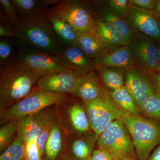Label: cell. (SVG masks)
Wrapping results in <instances>:
<instances>
[{
	"label": "cell",
	"mask_w": 160,
	"mask_h": 160,
	"mask_svg": "<svg viewBox=\"0 0 160 160\" xmlns=\"http://www.w3.org/2000/svg\"><path fill=\"white\" fill-rule=\"evenodd\" d=\"M124 75L125 87L138 108L142 109L147 98L157 91L147 74L137 67L125 70Z\"/></svg>",
	"instance_id": "11"
},
{
	"label": "cell",
	"mask_w": 160,
	"mask_h": 160,
	"mask_svg": "<svg viewBox=\"0 0 160 160\" xmlns=\"http://www.w3.org/2000/svg\"><path fill=\"white\" fill-rule=\"evenodd\" d=\"M158 47L159 50L160 56V44H158Z\"/></svg>",
	"instance_id": "42"
},
{
	"label": "cell",
	"mask_w": 160,
	"mask_h": 160,
	"mask_svg": "<svg viewBox=\"0 0 160 160\" xmlns=\"http://www.w3.org/2000/svg\"><path fill=\"white\" fill-rule=\"evenodd\" d=\"M0 37L15 39V33L13 29L5 24L0 23Z\"/></svg>",
	"instance_id": "37"
},
{
	"label": "cell",
	"mask_w": 160,
	"mask_h": 160,
	"mask_svg": "<svg viewBox=\"0 0 160 160\" xmlns=\"http://www.w3.org/2000/svg\"><path fill=\"white\" fill-rule=\"evenodd\" d=\"M141 109L150 117L160 120V93L156 92L147 98Z\"/></svg>",
	"instance_id": "31"
},
{
	"label": "cell",
	"mask_w": 160,
	"mask_h": 160,
	"mask_svg": "<svg viewBox=\"0 0 160 160\" xmlns=\"http://www.w3.org/2000/svg\"><path fill=\"white\" fill-rule=\"evenodd\" d=\"M70 95L55 105V112L60 126L68 135L89 132L91 129L84 106Z\"/></svg>",
	"instance_id": "9"
},
{
	"label": "cell",
	"mask_w": 160,
	"mask_h": 160,
	"mask_svg": "<svg viewBox=\"0 0 160 160\" xmlns=\"http://www.w3.org/2000/svg\"><path fill=\"white\" fill-rule=\"evenodd\" d=\"M24 157L25 160H42L39 151L35 141L25 144Z\"/></svg>",
	"instance_id": "34"
},
{
	"label": "cell",
	"mask_w": 160,
	"mask_h": 160,
	"mask_svg": "<svg viewBox=\"0 0 160 160\" xmlns=\"http://www.w3.org/2000/svg\"><path fill=\"white\" fill-rule=\"evenodd\" d=\"M69 93L47 92L35 89L13 106L0 112L1 126L12 120L38 113L69 97Z\"/></svg>",
	"instance_id": "4"
},
{
	"label": "cell",
	"mask_w": 160,
	"mask_h": 160,
	"mask_svg": "<svg viewBox=\"0 0 160 160\" xmlns=\"http://www.w3.org/2000/svg\"><path fill=\"white\" fill-rule=\"evenodd\" d=\"M91 33L101 40L108 51L128 45L122 36L111 23L94 14L93 27Z\"/></svg>",
	"instance_id": "18"
},
{
	"label": "cell",
	"mask_w": 160,
	"mask_h": 160,
	"mask_svg": "<svg viewBox=\"0 0 160 160\" xmlns=\"http://www.w3.org/2000/svg\"><path fill=\"white\" fill-rule=\"evenodd\" d=\"M25 143L17 136L11 146L1 153L0 160H25Z\"/></svg>",
	"instance_id": "29"
},
{
	"label": "cell",
	"mask_w": 160,
	"mask_h": 160,
	"mask_svg": "<svg viewBox=\"0 0 160 160\" xmlns=\"http://www.w3.org/2000/svg\"><path fill=\"white\" fill-rule=\"evenodd\" d=\"M49 118L51 133L45 146L42 160H66L68 157V135L60 126L55 109L52 112L49 111Z\"/></svg>",
	"instance_id": "13"
},
{
	"label": "cell",
	"mask_w": 160,
	"mask_h": 160,
	"mask_svg": "<svg viewBox=\"0 0 160 160\" xmlns=\"http://www.w3.org/2000/svg\"><path fill=\"white\" fill-rule=\"evenodd\" d=\"M48 16L55 33L61 42L65 46H77L80 33L69 23L50 15L48 14Z\"/></svg>",
	"instance_id": "22"
},
{
	"label": "cell",
	"mask_w": 160,
	"mask_h": 160,
	"mask_svg": "<svg viewBox=\"0 0 160 160\" xmlns=\"http://www.w3.org/2000/svg\"><path fill=\"white\" fill-rule=\"evenodd\" d=\"M84 106L91 129L98 138L109 123L129 114L116 106L107 91L99 98L84 103Z\"/></svg>",
	"instance_id": "7"
},
{
	"label": "cell",
	"mask_w": 160,
	"mask_h": 160,
	"mask_svg": "<svg viewBox=\"0 0 160 160\" xmlns=\"http://www.w3.org/2000/svg\"><path fill=\"white\" fill-rule=\"evenodd\" d=\"M96 70L101 81L110 91L116 90L125 86V70L109 67L101 68Z\"/></svg>",
	"instance_id": "25"
},
{
	"label": "cell",
	"mask_w": 160,
	"mask_h": 160,
	"mask_svg": "<svg viewBox=\"0 0 160 160\" xmlns=\"http://www.w3.org/2000/svg\"><path fill=\"white\" fill-rule=\"evenodd\" d=\"M93 61L95 66V70L109 67L126 70L136 67L129 45L106 52Z\"/></svg>",
	"instance_id": "17"
},
{
	"label": "cell",
	"mask_w": 160,
	"mask_h": 160,
	"mask_svg": "<svg viewBox=\"0 0 160 160\" xmlns=\"http://www.w3.org/2000/svg\"><path fill=\"white\" fill-rule=\"evenodd\" d=\"M129 46L137 68L146 74L160 72L159 50L154 40L134 32Z\"/></svg>",
	"instance_id": "10"
},
{
	"label": "cell",
	"mask_w": 160,
	"mask_h": 160,
	"mask_svg": "<svg viewBox=\"0 0 160 160\" xmlns=\"http://www.w3.org/2000/svg\"><path fill=\"white\" fill-rule=\"evenodd\" d=\"M1 23L5 24L12 29L18 22L19 18L17 15L14 6L10 0H0Z\"/></svg>",
	"instance_id": "30"
},
{
	"label": "cell",
	"mask_w": 160,
	"mask_h": 160,
	"mask_svg": "<svg viewBox=\"0 0 160 160\" xmlns=\"http://www.w3.org/2000/svg\"><path fill=\"white\" fill-rule=\"evenodd\" d=\"M66 160H74L73 159H72L71 158L69 157H67V158H66Z\"/></svg>",
	"instance_id": "41"
},
{
	"label": "cell",
	"mask_w": 160,
	"mask_h": 160,
	"mask_svg": "<svg viewBox=\"0 0 160 160\" xmlns=\"http://www.w3.org/2000/svg\"><path fill=\"white\" fill-rule=\"evenodd\" d=\"M16 41L17 60L38 74L44 76L58 72L71 70L58 56L46 53Z\"/></svg>",
	"instance_id": "8"
},
{
	"label": "cell",
	"mask_w": 160,
	"mask_h": 160,
	"mask_svg": "<svg viewBox=\"0 0 160 160\" xmlns=\"http://www.w3.org/2000/svg\"><path fill=\"white\" fill-rule=\"evenodd\" d=\"M131 6L142 9L152 11L155 4L156 0H129Z\"/></svg>",
	"instance_id": "35"
},
{
	"label": "cell",
	"mask_w": 160,
	"mask_h": 160,
	"mask_svg": "<svg viewBox=\"0 0 160 160\" xmlns=\"http://www.w3.org/2000/svg\"><path fill=\"white\" fill-rule=\"evenodd\" d=\"M109 93L112 101L123 111L131 115L140 116L138 107L125 86Z\"/></svg>",
	"instance_id": "26"
},
{
	"label": "cell",
	"mask_w": 160,
	"mask_h": 160,
	"mask_svg": "<svg viewBox=\"0 0 160 160\" xmlns=\"http://www.w3.org/2000/svg\"><path fill=\"white\" fill-rule=\"evenodd\" d=\"M42 77L17 59L0 67V112L33 91Z\"/></svg>",
	"instance_id": "1"
},
{
	"label": "cell",
	"mask_w": 160,
	"mask_h": 160,
	"mask_svg": "<svg viewBox=\"0 0 160 160\" xmlns=\"http://www.w3.org/2000/svg\"><path fill=\"white\" fill-rule=\"evenodd\" d=\"M126 20L134 32L146 35L155 42H160V20L152 10L131 5Z\"/></svg>",
	"instance_id": "12"
},
{
	"label": "cell",
	"mask_w": 160,
	"mask_h": 160,
	"mask_svg": "<svg viewBox=\"0 0 160 160\" xmlns=\"http://www.w3.org/2000/svg\"><path fill=\"white\" fill-rule=\"evenodd\" d=\"M97 142L113 160H138L131 136L122 119L109 123Z\"/></svg>",
	"instance_id": "5"
},
{
	"label": "cell",
	"mask_w": 160,
	"mask_h": 160,
	"mask_svg": "<svg viewBox=\"0 0 160 160\" xmlns=\"http://www.w3.org/2000/svg\"><path fill=\"white\" fill-rule=\"evenodd\" d=\"M48 111L25 117L19 120L18 135L25 143L35 141L42 132Z\"/></svg>",
	"instance_id": "20"
},
{
	"label": "cell",
	"mask_w": 160,
	"mask_h": 160,
	"mask_svg": "<svg viewBox=\"0 0 160 160\" xmlns=\"http://www.w3.org/2000/svg\"><path fill=\"white\" fill-rule=\"evenodd\" d=\"M98 137L95 133H74L68 135V157L74 160H90Z\"/></svg>",
	"instance_id": "16"
},
{
	"label": "cell",
	"mask_w": 160,
	"mask_h": 160,
	"mask_svg": "<svg viewBox=\"0 0 160 160\" xmlns=\"http://www.w3.org/2000/svg\"><path fill=\"white\" fill-rule=\"evenodd\" d=\"M107 6L110 11L126 19L131 5L129 0H110L107 2Z\"/></svg>",
	"instance_id": "33"
},
{
	"label": "cell",
	"mask_w": 160,
	"mask_h": 160,
	"mask_svg": "<svg viewBox=\"0 0 160 160\" xmlns=\"http://www.w3.org/2000/svg\"><path fill=\"white\" fill-rule=\"evenodd\" d=\"M19 120L9 121L0 129V153H2L15 139L18 130Z\"/></svg>",
	"instance_id": "27"
},
{
	"label": "cell",
	"mask_w": 160,
	"mask_h": 160,
	"mask_svg": "<svg viewBox=\"0 0 160 160\" xmlns=\"http://www.w3.org/2000/svg\"><path fill=\"white\" fill-rule=\"evenodd\" d=\"M90 160H113V159L109 152L99 148L93 152Z\"/></svg>",
	"instance_id": "36"
},
{
	"label": "cell",
	"mask_w": 160,
	"mask_h": 160,
	"mask_svg": "<svg viewBox=\"0 0 160 160\" xmlns=\"http://www.w3.org/2000/svg\"><path fill=\"white\" fill-rule=\"evenodd\" d=\"M48 14L69 23L80 34L91 33L93 27V14L89 6L76 0H61L49 7Z\"/></svg>",
	"instance_id": "6"
},
{
	"label": "cell",
	"mask_w": 160,
	"mask_h": 160,
	"mask_svg": "<svg viewBox=\"0 0 160 160\" xmlns=\"http://www.w3.org/2000/svg\"><path fill=\"white\" fill-rule=\"evenodd\" d=\"M58 56L70 70L80 75L87 74L95 70L93 60L78 46H65Z\"/></svg>",
	"instance_id": "19"
},
{
	"label": "cell",
	"mask_w": 160,
	"mask_h": 160,
	"mask_svg": "<svg viewBox=\"0 0 160 160\" xmlns=\"http://www.w3.org/2000/svg\"><path fill=\"white\" fill-rule=\"evenodd\" d=\"M18 46L15 38H0V67L17 59Z\"/></svg>",
	"instance_id": "28"
},
{
	"label": "cell",
	"mask_w": 160,
	"mask_h": 160,
	"mask_svg": "<svg viewBox=\"0 0 160 160\" xmlns=\"http://www.w3.org/2000/svg\"><path fill=\"white\" fill-rule=\"evenodd\" d=\"M77 46L92 60L99 57L108 51L101 40L92 33L80 34Z\"/></svg>",
	"instance_id": "23"
},
{
	"label": "cell",
	"mask_w": 160,
	"mask_h": 160,
	"mask_svg": "<svg viewBox=\"0 0 160 160\" xmlns=\"http://www.w3.org/2000/svg\"><path fill=\"white\" fill-rule=\"evenodd\" d=\"M150 78L156 90L160 93V72L147 74Z\"/></svg>",
	"instance_id": "38"
},
{
	"label": "cell",
	"mask_w": 160,
	"mask_h": 160,
	"mask_svg": "<svg viewBox=\"0 0 160 160\" xmlns=\"http://www.w3.org/2000/svg\"><path fill=\"white\" fill-rule=\"evenodd\" d=\"M51 131V125L49 118V111H48L47 117L43 126L42 132L36 139L35 140L42 158L44 155L45 146L50 136Z\"/></svg>",
	"instance_id": "32"
},
{
	"label": "cell",
	"mask_w": 160,
	"mask_h": 160,
	"mask_svg": "<svg viewBox=\"0 0 160 160\" xmlns=\"http://www.w3.org/2000/svg\"><path fill=\"white\" fill-rule=\"evenodd\" d=\"M122 120L131 136L138 160H148L152 149L160 143V124L129 114Z\"/></svg>",
	"instance_id": "3"
},
{
	"label": "cell",
	"mask_w": 160,
	"mask_h": 160,
	"mask_svg": "<svg viewBox=\"0 0 160 160\" xmlns=\"http://www.w3.org/2000/svg\"><path fill=\"white\" fill-rule=\"evenodd\" d=\"M18 17L25 18L46 12L61 0H10Z\"/></svg>",
	"instance_id": "21"
},
{
	"label": "cell",
	"mask_w": 160,
	"mask_h": 160,
	"mask_svg": "<svg viewBox=\"0 0 160 160\" xmlns=\"http://www.w3.org/2000/svg\"></svg>",
	"instance_id": "43"
},
{
	"label": "cell",
	"mask_w": 160,
	"mask_h": 160,
	"mask_svg": "<svg viewBox=\"0 0 160 160\" xmlns=\"http://www.w3.org/2000/svg\"><path fill=\"white\" fill-rule=\"evenodd\" d=\"M19 18L12 28L18 42L55 55L62 51L65 46L58 38L46 12Z\"/></svg>",
	"instance_id": "2"
},
{
	"label": "cell",
	"mask_w": 160,
	"mask_h": 160,
	"mask_svg": "<svg viewBox=\"0 0 160 160\" xmlns=\"http://www.w3.org/2000/svg\"><path fill=\"white\" fill-rule=\"evenodd\" d=\"M93 14L103 18L111 23L113 27L122 36L129 45L132 38L134 32L130 28L126 19L113 13L110 10L92 12Z\"/></svg>",
	"instance_id": "24"
},
{
	"label": "cell",
	"mask_w": 160,
	"mask_h": 160,
	"mask_svg": "<svg viewBox=\"0 0 160 160\" xmlns=\"http://www.w3.org/2000/svg\"><path fill=\"white\" fill-rule=\"evenodd\" d=\"M147 160H160V145L149 156Z\"/></svg>",
	"instance_id": "39"
},
{
	"label": "cell",
	"mask_w": 160,
	"mask_h": 160,
	"mask_svg": "<svg viewBox=\"0 0 160 160\" xmlns=\"http://www.w3.org/2000/svg\"><path fill=\"white\" fill-rule=\"evenodd\" d=\"M106 91L100 78L92 71L79 77L70 94L79 98L85 103L99 98Z\"/></svg>",
	"instance_id": "15"
},
{
	"label": "cell",
	"mask_w": 160,
	"mask_h": 160,
	"mask_svg": "<svg viewBox=\"0 0 160 160\" xmlns=\"http://www.w3.org/2000/svg\"><path fill=\"white\" fill-rule=\"evenodd\" d=\"M81 75L71 70L46 75L39 78L35 88L47 92L70 94Z\"/></svg>",
	"instance_id": "14"
},
{
	"label": "cell",
	"mask_w": 160,
	"mask_h": 160,
	"mask_svg": "<svg viewBox=\"0 0 160 160\" xmlns=\"http://www.w3.org/2000/svg\"><path fill=\"white\" fill-rule=\"evenodd\" d=\"M152 11L160 20V0L156 1Z\"/></svg>",
	"instance_id": "40"
}]
</instances>
